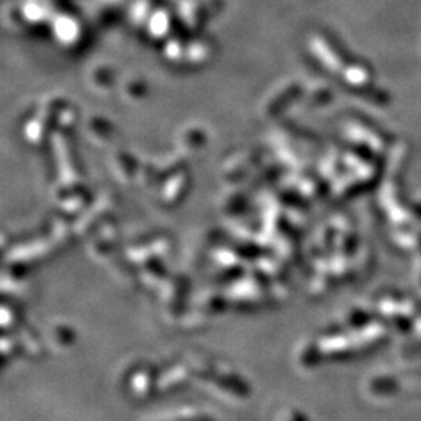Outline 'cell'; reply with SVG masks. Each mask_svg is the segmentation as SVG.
<instances>
[{
	"mask_svg": "<svg viewBox=\"0 0 421 421\" xmlns=\"http://www.w3.org/2000/svg\"><path fill=\"white\" fill-rule=\"evenodd\" d=\"M127 389L138 401H145L153 396L158 389V378L152 370H139L128 378Z\"/></svg>",
	"mask_w": 421,
	"mask_h": 421,
	"instance_id": "6da1fadb",
	"label": "cell"
},
{
	"mask_svg": "<svg viewBox=\"0 0 421 421\" xmlns=\"http://www.w3.org/2000/svg\"><path fill=\"white\" fill-rule=\"evenodd\" d=\"M278 421H307L306 417L303 415L301 412L295 410V409H286L283 413H281Z\"/></svg>",
	"mask_w": 421,
	"mask_h": 421,
	"instance_id": "7a4b0ae2",
	"label": "cell"
}]
</instances>
